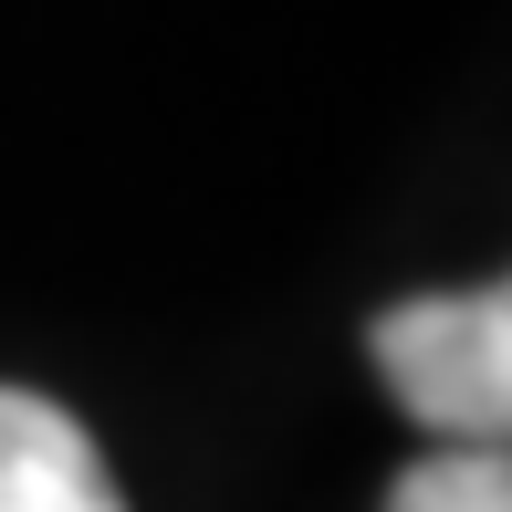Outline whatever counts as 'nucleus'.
Returning a JSON list of instances; mask_svg holds the SVG:
<instances>
[{
  "label": "nucleus",
  "instance_id": "obj_1",
  "mask_svg": "<svg viewBox=\"0 0 512 512\" xmlns=\"http://www.w3.org/2000/svg\"><path fill=\"white\" fill-rule=\"evenodd\" d=\"M366 356L418 429H439L450 450H502L512 429V293L502 283L387 304L366 324Z\"/></svg>",
  "mask_w": 512,
  "mask_h": 512
},
{
  "label": "nucleus",
  "instance_id": "obj_2",
  "mask_svg": "<svg viewBox=\"0 0 512 512\" xmlns=\"http://www.w3.org/2000/svg\"><path fill=\"white\" fill-rule=\"evenodd\" d=\"M0 512H126L84 418L32 387H0Z\"/></svg>",
  "mask_w": 512,
  "mask_h": 512
},
{
  "label": "nucleus",
  "instance_id": "obj_3",
  "mask_svg": "<svg viewBox=\"0 0 512 512\" xmlns=\"http://www.w3.org/2000/svg\"><path fill=\"white\" fill-rule=\"evenodd\" d=\"M387 512H512V460L502 450H439L387 492Z\"/></svg>",
  "mask_w": 512,
  "mask_h": 512
}]
</instances>
